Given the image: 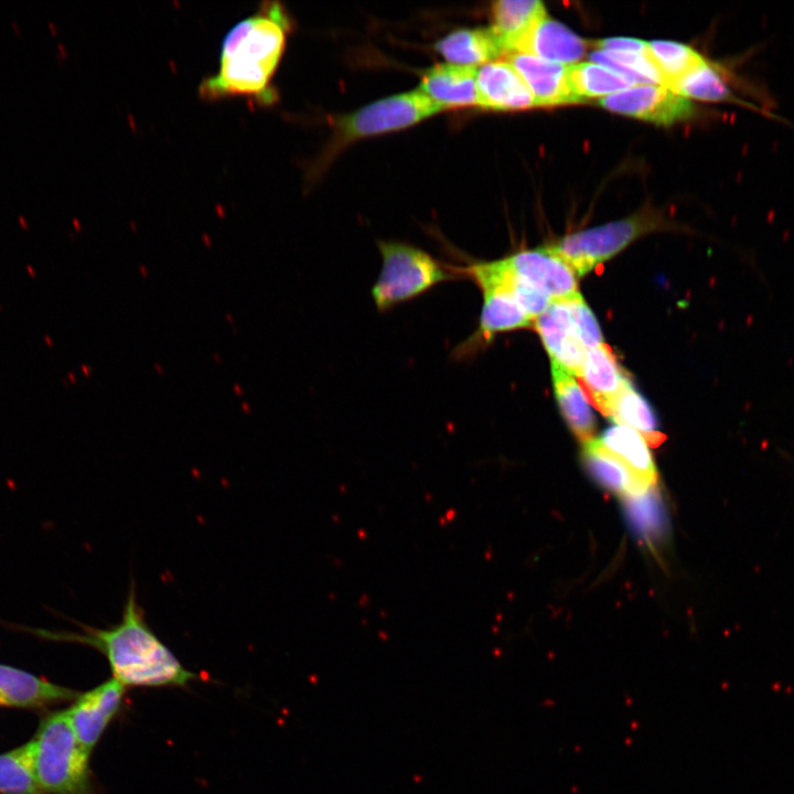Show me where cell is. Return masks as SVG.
Masks as SVG:
<instances>
[{"label": "cell", "mask_w": 794, "mask_h": 794, "mask_svg": "<svg viewBox=\"0 0 794 794\" xmlns=\"http://www.w3.org/2000/svg\"><path fill=\"white\" fill-rule=\"evenodd\" d=\"M289 29V17L278 2L262 3L257 12L235 24L223 40L217 72L200 85L201 97H250L258 104H272L277 96L271 81Z\"/></svg>", "instance_id": "1"}, {"label": "cell", "mask_w": 794, "mask_h": 794, "mask_svg": "<svg viewBox=\"0 0 794 794\" xmlns=\"http://www.w3.org/2000/svg\"><path fill=\"white\" fill-rule=\"evenodd\" d=\"M83 633L26 629L51 641L76 642L103 653L112 678L127 687L185 686L196 678L153 633L137 602L135 584L129 590L122 618L108 629L82 625Z\"/></svg>", "instance_id": "2"}, {"label": "cell", "mask_w": 794, "mask_h": 794, "mask_svg": "<svg viewBox=\"0 0 794 794\" xmlns=\"http://www.w3.org/2000/svg\"><path fill=\"white\" fill-rule=\"evenodd\" d=\"M30 742L43 794H94L90 753L79 743L66 710L45 716Z\"/></svg>", "instance_id": "3"}, {"label": "cell", "mask_w": 794, "mask_h": 794, "mask_svg": "<svg viewBox=\"0 0 794 794\" xmlns=\"http://www.w3.org/2000/svg\"><path fill=\"white\" fill-rule=\"evenodd\" d=\"M382 268L371 296L379 312L414 300L434 287L461 280L427 251L401 242H378Z\"/></svg>", "instance_id": "4"}, {"label": "cell", "mask_w": 794, "mask_h": 794, "mask_svg": "<svg viewBox=\"0 0 794 794\" xmlns=\"http://www.w3.org/2000/svg\"><path fill=\"white\" fill-rule=\"evenodd\" d=\"M440 111L443 110L418 88L376 100L336 118L322 160L329 161L358 139L407 128Z\"/></svg>", "instance_id": "5"}, {"label": "cell", "mask_w": 794, "mask_h": 794, "mask_svg": "<svg viewBox=\"0 0 794 794\" xmlns=\"http://www.w3.org/2000/svg\"><path fill=\"white\" fill-rule=\"evenodd\" d=\"M658 224L659 218L652 212H642L621 221L573 233L547 248L566 262L576 276H584L637 237L656 228Z\"/></svg>", "instance_id": "6"}, {"label": "cell", "mask_w": 794, "mask_h": 794, "mask_svg": "<svg viewBox=\"0 0 794 794\" xmlns=\"http://www.w3.org/2000/svg\"><path fill=\"white\" fill-rule=\"evenodd\" d=\"M599 105L657 125H673L695 114V107L687 98L661 85L630 87L601 98Z\"/></svg>", "instance_id": "7"}, {"label": "cell", "mask_w": 794, "mask_h": 794, "mask_svg": "<svg viewBox=\"0 0 794 794\" xmlns=\"http://www.w3.org/2000/svg\"><path fill=\"white\" fill-rule=\"evenodd\" d=\"M483 303L476 330L455 345L451 357L468 361L484 350L498 333L534 328L530 318L507 293L497 288L480 289Z\"/></svg>", "instance_id": "8"}, {"label": "cell", "mask_w": 794, "mask_h": 794, "mask_svg": "<svg viewBox=\"0 0 794 794\" xmlns=\"http://www.w3.org/2000/svg\"><path fill=\"white\" fill-rule=\"evenodd\" d=\"M126 687L111 678L81 694L66 709L69 723L82 747L90 753L121 708Z\"/></svg>", "instance_id": "9"}, {"label": "cell", "mask_w": 794, "mask_h": 794, "mask_svg": "<svg viewBox=\"0 0 794 794\" xmlns=\"http://www.w3.org/2000/svg\"><path fill=\"white\" fill-rule=\"evenodd\" d=\"M502 260L511 271L552 301L565 300L579 292L575 271L547 247L523 250Z\"/></svg>", "instance_id": "10"}, {"label": "cell", "mask_w": 794, "mask_h": 794, "mask_svg": "<svg viewBox=\"0 0 794 794\" xmlns=\"http://www.w3.org/2000/svg\"><path fill=\"white\" fill-rule=\"evenodd\" d=\"M505 58L530 89L536 106L582 101L571 86L569 65L549 62L521 52L507 53Z\"/></svg>", "instance_id": "11"}, {"label": "cell", "mask_w": 794, "mask_h": 794, "mask_svg": "<svg viewBox=\"0 0 794 794\" xmlns=\"http://www.w3.org/2000/svg\"><path fill=\"white\" fill-rule=\"evenodd\" d=\"M534 329L539 334L550 361L559 363L577 376L588 350L576 334L566 302L551 301L549 307L535 319Z\"/></svg>", "instance_id": "12"}, {"label": "cell", "mask_w": 794, "mask_h": 794, "mask_svg": "<svg viewBox=\"0 0 794 794\" xmlns=\"http://www.w3.org/2000/svg\"><path fill=\"white\" fill-rule=\"evenodd\" d=\"M476 86L481 108L515 110L536 106L530 89L506 61H493L478 67Z\"/></svg>", "instance_id": "13"}, {"label": "cell", "mask_w": 794, "mask_h": 794, "mask_svg": "<svg viewBox=\"0 0 794 794\" xmlns=\"http://www.w3.org/2000/svg\"><path fill=\"white\" fill-rule=\"evenodd\" d=\"M476 71L475 66L436 64L422 74L418 89L443 111L452 108L480 107Z\"/></svg>", "instance_id": "14"}, {"label": "cell", "mask_w": 794, "mask_h": 794, "mask_svg": "<svg viewBox=\"0 0 794 794\" xmlns=\"http://www.w3.org/2000/svg\"><path fill=\"white\" fill-rule=\"evenodd\" d=\"M587 47L583 39L546 14L522 37L514 52L572 65L584 56Z\"/></svg>", "instance_id": "15"}, {"label": "cell", "mask_w": 794, "mask_h": 794, "mask_svg": "<svg viewBox=\"0 0 794 794\" xmlns=\"http://www.w3.org/2000/svg\"><path fill=\"white\" fill-rule=\"evenodd\" d=\"M78 694L23 669L0 664V706L42 708L76 699Z\"/></svg>", "instance_id": "16"}, {"label": "cell", "mask_w": 794, "mask_h": 794, "mask_svg": "<svg viewBox=\"0 0 794 794\" xmlns=\"http://www.w3.org/2000/svg\"><path fill=\"white\" fill-rule=\"evenodd\" d=\"M577 377L588 401L602 415L615 396L630 383L615 355L604 343L587 351Z\"/></svg>", "instance_id": "17"}, {"label": "cell", "mask_w": 794, "mask_h": 794, "mask_svg": "<svg viewBox=\"0 0 794 794\" xmlns=\"http://www.w3.org/2000/svg\"><path fill=\"white\" fill-rule=\"evenodd\" d=\"M434 49L447 63L475 67L493 62L504 54L491 28L455 30L440 39Z\"/></svg>", "instance_id": "18"}, {"label": "cell", "mask_w": 794, "mask_h": 794, "mask_svg": "<svg viewBox=\"0 0 794 794\" xmlns=\"http://www.w3.org/2000/svg\"><path fill=\"white\" fill-rule=\"evenodd\" d=\"M550 367L556 399L568 426L580 441L592 439L596 420L582 388L559 363L550 361Z\"/></svg>", "instance_id": "19"}, {"label": "cell", "mask_w": 794, "mask_h": 794, "mask_svg": "<svg viewBox=\"0 0 794 794\" xmlns=\"http://www.w3.org/2000/svg\"><path fill=\"white\" fill-rule=\"evenodd\" d=\"M639 480L650 486L657 482V471L645 439L634 429L614 425L598 439Z\"/></svg>", "instance_id": "20"}, {"label": "cell", "mask_w": 794, "mask_h": 794, "mask_svg": "<svg viewBox=\"0 0 794 794\" xmlns=\"http://www.w3.org/2000/svg\"><path fill=\"white\" fill-rule=\"evenodd\" d=\"M546 10L537 0H500L492 4V25L504 54L514 52L518 42Z\"/></svg>", "instance_id": "21"}, {"label": "cell", "mask_w": 794, "mask_h": 794, "mask_svg": "<svg viewBox=\"0 0 794 794\" xmlns=\"http://www.w3.org/2000/svg\"><path fill=\"white\" fill-rule=\"evenodd\" d=\"M582 458L591 475L601 485L624 498L654 487L639 480L598 439L592 438L583 442Z\"/></svg>", "instance_id": "22"}, {"label": "cell", "mask_w": 794, "mask_h": 794, "mask_svg": "<svg viewBox=\"0 0 794 794\" xmlns=\"http://www.w3.org/2000/svg\"><path fill=\"white\" fill-rule=\"evenodd\" d=\"M668 89L682 97L696 98L707 101H725L744 105L750 109L760 111L754 104L736 95L728 84L725 69L709 61L693 68L680 78L673 82Z\"/></svg>", "instance_id": "23"}, {"label": "cell", "mask_w": 794, "mask_h": 794, "mask_svg": "<svg viewBox=\"0 0 794 794\" xmlns=\"http://www.w3.org/2000/svg\"><path fill=\"white\" fill-rule=\"evenodd\" d=\"M605 417L615 425L637 431L648 446H659L665 436L658 430L657 421L648 403L634 389L631 382L609 404Z\"/></svg>", "instance_id": "24"}, {"label": "cell", "mask_w": 794, "mask_h": 794, "mask_svg": "<svg viewBox=\"0 0 794 794\" xmlns=\"http://www.w3.org/2000/svg\"><path fill=\"white\" fill-rule=\"evenodd\" d=\"M569 78L573 90L582 100L589 97H605L635 84L624 75L593 62L569 65Z\"/></svg>", "instance_id": "25"}, {"label": "cell", "mask_w": 794, "mask_h": 794, "mask_svg": "<svg viewBox=\"0 0 794 794\" xmlns=\"http://www.w3.org/2000/svg\"><path fill=\"white\" fill-rule=\"evenodd\" d=\"M0 794H43L35 774L31 742L0 754Z\"/></svg>", "instance_id": "26"}, {"label": "cell", "mask_w": 794, "mask_h": 794, "mask_svg": "<svg viewBox=\"0 0 794 794\" xmlns=\"http://www.w3.org/2000/svg\"><path fill=\"white\" fill-rule=\"evenodd\" d=\"M647 55L662 74L667 88L707 61L690 46L672 41L647 42Z\"/></svg>", "instance_id": "27"}, {"label": "cell", "mask_w": 794, "mask_h": 794, "mask_svg": "<svg viewBox=\"0 0 794 794\" xmlns=\"http://www.w3.org/2000/svg\"><path fill=\"white\" fill-rule=\"evenodd\" d=\"M590 60L607 66L635 84L665 86L664 78L647 54L594 50Z\"/></svg>", "instance_id": "28"}, {"label": "cell", "mask_w": 794, "mask_h": 794, "mask_svg": "<svg viewBox=\"0 0 794 794\" xmlns=\"http://www.w3.org/2000/svg\"><path fill=\"white\" fill-rule=\"evenodd\" d=\"M626 509L635 528L647 539L661 535L662 508L657 493L651 487L641 494L625 497Z\"/></svg>", "instance_id": "29"}, {"label": "cell", "mask_w": 794, "mask_h": 794, "mask_svg": "<svg viewBox=\"0 0 794 794\" xmlns=\"http://www.w3.org/2000/svg\"><path fill=\"white\" fill-rule=\"evenodd\" d=\"M570 311L577 336L587 350L602 344V333L594 314L580 292L564 300Z\"/></svg>", "instance_id": "30"}, {"label": "cell", "mask_w": 794, "mask_h": 794, "mask_svg": "<svg viewBox=\"0 0 794 794\" xmlns=\"http://www.w3.org/2000/svg\"><path fill=\"white\" fill-rule=\"evenodd\" d=\"M596 50L647 54V42L631 37H609L591 44Z\"/></svg>", "instance_id": "31"}, {"label": "cell", "mask_w": 794, "mask_h": 794, "mask_svg": "<svg viewBox=\"0 0 794 794\" xmlns=\"http://www.w3.org/2000/svg\"><path fill=\"white\" fill-rule=\"evenodd\" d=\"M25 268H26V272H28L29 277L35 279L37 276L35 268L30 264H28Z\"/></svg>", "instance_id": "32"}, {"label": "cell", "mask_w": 794, "mask_h": 794, "mask_svg": "<svg viewBox=\"0 0 794 794\" xmlns=\"http://www.w3.org/2000/svg\"><path fill=\"white\" fill-rule=\"evenodd\" d=\"M18 219H19V223H20V225L22 226L23 229H28V228H29V224H28L26 219H25L23 216L20 215V216L18 217Z\"/></svg>", "instance_id": "33"}, {"label": "cell", "mask_w": 794, "mask_h": 794, "mask_svg": "<svg viewBox=\"0 0 794 794\" xmlns=\"http://www.w3.org/2000/svg\"><path fill=\"white\" fill-rule=\"evenodd\" d=\"M43 339L49 347H53V341L49 334H45Z\"/></svg>", "instance_id": "34"}, {"label": "cell", "mask_w": 794, "mask_h": 794, "mask_svg": "<svg viewBox=\"0 0 794 794\" xmlns=\"http://www.w3.org/2000/svg\"><path fill=\"white\" fill-rule=\"evenodd\" d=\"M12 25H13V28L18 31V33H20L19 25H18L15 22H12Z\"/></svg>", "instance_id": "35"}, {"label": "cell", "mask_w": 794, "mask_h": 794, "mask_svg": "<svg viewBox=\"0 0 794 794\" xmlns=\"http://www.w3.org/2000/svg\"><path fill=\"white\" fill-rule=\"evenodd\" d=\"M49 25H50V28L53 30V32L55 33V28H54L53 23H52V22H49Z\"/></svg>", "instance_id": "36"}, {"label": "cell", "mask_w": 794, "mask_h": 794, "mask_svg": "<svg viewBox=\"0 0 794 794\" xmlns=\"http://www.w3.org/2000/svg\"><path fill=\"white\" fill-rule=\"evenodd\" d=\"M1 311H2V304H1V302H0V312H1Z\"/></svg>", "instance_id": "37"}]
</instances>
